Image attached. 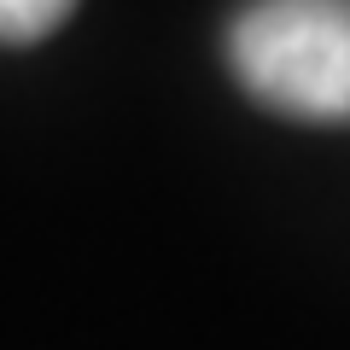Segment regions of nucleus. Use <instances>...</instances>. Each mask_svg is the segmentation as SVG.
Here are the masks:
<instances>
[{
	"mask_svg": "<svg viewBox=\"0 0 350 350\" xmlns=\"http://www.w3.org/2000/svg\"><path fill=\"white\" fill-rule=\"evenodd\" d=\"M228 64L292 123H350V0H251L228 24Z\"/></svg>",
	"mask_w": 350,
	"mask_h": 350,
	"instance_id": "1",
	"label": "nucleus"
},
{
	"mask_svg": "<svg viewBox=\"0 0 350 350\" xmlns=\"http://www.w3.org/2000/svg\"><path fill=\"white\" fill-rule=\"evenodd\" d=\"M70 12H76V0H0V41L29 47V41L53 36Z\"/></svg>",
	"mask_w": 350,
	"mask_h": 350,
	"instance_id": "2",
	"label": "nucleus"
}]
</instances>
